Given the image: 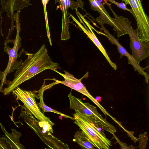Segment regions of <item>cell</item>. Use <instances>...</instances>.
<instances>
[{
  "label": "cell",
  "instance_id": "obj_1",
  "mask_svg": "<svg viewBox=\"0 0 149 149\" xmlns=\"http://www.w3.org/2000/svg\"><path fill=\"white\" fill-rule=\"evenodd\" d=\"M25 54L27 58L16 69L13 80L3 89L4 95L9 94L20 84L46 69L61 68L58 63L51 60L44 44L34 54L26 52Z\"/></svg>",
  "mask_w": 149,
  "mask_h": 149
},
{
  "label": "cell",
  "instance_id": "obj_2",
  "mask_svg": "<svg viewBox=\"0 0 149 149\" xmlns=\"http://www.w3.org/2000/svg\"><path fill=\"white\" fill-rule=\"evenodd\" d=\"M73 114L74 123L81 129L93 146L99 149H109L111 142L106 136L102 125L91 116L77 111Z\"/></svg>",
  "mask_w": 149,
  "mask_h": 149
},
{
  "label": "cell",
  "instance_id": "obj_3",
  "mask_svg": "<svg viewBox=\"0 0 149 149\" xmlns=\"http://www.w3.org/2000/svg\"><path fill=\"white\" fill-rule=\"evenodd\" d=\"M24 118V122L39 136L42 141L50 148L52 149H69L67 144L53 136L52 125L46 121H38L33 116L28 115L22 109L19 118Z\"/></svg>",
  "mask_w": 149,
  "mask_h": 149
},
{
  "label": "cell",
  "instance_id": "obj_4",
  "mask_svg": "<svg viewBox=\"0 0 149 149\" xmlns=\"http://www.w3.org/2000/svg\"><path fill=\"white\" fill-rule=\"evenodd\" d=\"M115 18L125 29L129 35L130 39V48L132 51V56L139 64L142 60L149 55V42L142 41L139 38L138 30L134 29L128 19L123 16H118L111 8Z\"/></svg>",
  "mask_w": 149,
  "mask_h": 149
},
{
  "label": "cell",
  "instance_id": "obj_5",
  "mask_svg": "<svg viewBox=\"0 0 149 149\" xmlns=\"http://www.w3.org/2000/svg\"><path fill=\"white\" fill-rule=\"evenodd\" d=\"M15 20L16 23L17 33L15 39L12 40L13 43V47L11 48L7 46V43L4 42V51L8 55L9 60L8 64L5 70L3 72L0 71V81L1 83L0 85V91L2 92L3 86V84H7L6 82V77L8 74L14 71L17 69L21 65L22 60L18 62L17 60L18 54V51L21 47L20 42L21 38L19 36V33L21 30L20 24L19 22L18 17L17 20L15 17Z\"/></svg>",
  "mask_w": 149,
  "mask_h": 149
},
{
  "label": "cell",
  "instance_id": "obj_6",
  "mask_svg": "<svg viewBox=\"0 0 149 149\" xmlns=\"http://www.w3.org/2000/svg\"><path fill=\"white\" fill-rule=\"evenodd\" d=\"M12 92L17 97V100H21L24 104L23 106H19L25 109L26 114L31 116L33 115L38 121L48 122L52 125H54L40 110L35 99L36 91H26L17 87Z\"/></svg>",
  "mask_w": 149,
  "mask_h": 149
},
{
  "label": "cell",
  "instance_id": "obj_7",
  "mask_svg": "<svg viewBox=\"0 0 149 149\" xmlns=\"http://www.w3.org/2000/svg\"><path fill=\"white\" fill-rule=\"evenodd\" d=\"M70 102V108L75 111L92 117L102 125L103 129L112 134L116 132L115 127L109 123L97 111L96 108L89 103L83 102L81 99L72 95H68Z\"/></svg>",
  "mask_w": 149,
  "mask_h": 149
},
{
  "label": "cell",
  "instance_id": "obj_8",
  "mask_svg": "<svg viewBox=\"0 0 149 149\" xmlns=\"http://www.w3.org/2000/svg\"><path fill=\"white\" fill-rule=\"evenodd\" d=\"M131 6L137 26L139 36L142 41L149 42V17L145 14L141 0H121Z\"/></svg>",
  "mask_w": 149,
  "mask_h": 149
},
{
  "label": "cell",
  "instance_id": "obj_9",
  "mask_svg": "<svg viewBox=\"0 0 149 149\" xmlns=\"http://www.w3.org/2000/svg\"><path fill=\"white\" fill-rule=\"evenodd\" d=\"M61 75L64 78V80L61 81L56 80L54 78L50 79L55 81L57 84H61L72 89H73L80 93L85 95L94 102L106 115H108L110 117H111L109 114L101 105L99 102H97L88 92L86 87L81 82V80L84 77L88 76V72L81 78L78 79L75 78L73 75L68 72L64 71L65 74H63L57 71L56 69L52 70Z\"/></svg>",
  "mask_w": 149,
  "mask_h": 149
},
{
  "label": "cell",
  "instance_id": "obj_10",
  "mask_svg": "<svg viewBox=\"0 0 149 149\" xmlns=\"http://www.w3.org/2000/svg\"><path fill=\"white\" fill-rule=\"evenodd\" d=\"M99 24L101 25V29L105 33V35L107 37L112 44H115L116 45L118 52L120 54V57L124 56H126L128 59V64L131 65L133 66L135 71H137L139 74L143 75L145 77L146 82L148 83L149 76L147 73L144 71V70L147 67L143 68L141 67L139 64L135 60L132 55L130 54L125 48L118 42V40L110 34L109 32L104 28L102 25V24L100 23Z\"/></svg>",
  "mask_w": 149,
  "mask_h": 149
},
{
  "label": "cell",
  "instance_id": "obj_11",
  "mask_svg": "<svg viewBox=\"0 0 149 149\" xmlns=\"http://www.w3.org/2000/svg\"><path fill=\"white\" fill-rule=\"evenodd\" d=\"M30 0H1V11L6 12L8 17L12 20V28L13 26V20H14V12L20 13L21 10L31 4Z\"/></svg>",
  "mask_w": 149,
  "mask_h": 149
},
{
  "label": "cell",
  "instance_id": "obj_12",
  "mask_svg": "<svg viewBox=\"0 0 149 149\" xmlns=\"http://www.w3.org/2000/svg\"><path fill=\"white\" fill-rule=\"evenodd\" d=\"M70 16L72 18L74 22L77 23L78 26L88 36L91 41L97 47L105 57L107 60L110 64L111 66L114 69V70H116L117 69V66L116 64L110 60L109 57L108 56L105 49H104L102 45L101 44L98 38L94 33L93 32L91 28L90 25L84 19L83 16L81 15L80 17L84 21L88 27L89 28L90 31L85 26L86 28H85L82 25L73 17L72 15H70Z\"/></svg>",
  "mask_w": 149,
  "mask_h": 149
},
{
  "label": "cell",
  "instance_id": "obj_13",
  "mask_svg": "<svg viewBox=\"0 0 149 149\" xmlns=\"http://www.w3.org/2000/svg\"><path fill=\"white\" fill-rule=\"evenodd\" d=\"M1 129L4 132V135L2 136V138L5 139L9 143L11 149H24V147L19 142V139L22 135L21 133L16 131L15 129H10L11 134L8 133L5 130L4 127L0 123Z\"/></svg>",
  "mask_w": 149,
  "mask_h": 149
},
{
  "label": "cell",
  "instance_id": "obj_14",
  "mask_svg": "<svg viewBox=\"0 0 149 149\" xmlns=\"http://www.w3.org/2000/svg\"><path fill=\"white\" fill-rule=\"evenodd\" d=\"M56 84V83L55 82H54V83L48 85H46L44 82L43 84L42 85V86L40 89L38 91H36L37 92L39 93L38 95L39 98L40 99V102L37 103L38 105L40 108L42 109V112L43 113L45 112H52L61 115L65 118H69L72 120H74V118L71 117L59 111H57L49 107L45 104L43 98V94L44 91L46 89L49 88L52 86Z\"/></svg>",
  "mask_w": 149,
  "mask_h": 149
},
{
  "label": "cell",
  "instance_id": "obj_15",
  "mask_svg": "<svg viewBox=\"0 0 149 149\" xmlns=\"http://www.w3.org/2000/svg\"><path fill=\"white\" fill-rule=\"evenodd\" d=\"M73 141L77 143L82 148L95 149L88 138L82 131L76 132Z\"/></svg>",
  "mask_w": 149,
  "mask_h": 149
},
{
  "label": "cell",
  "instance_id": "obj_16",
  "mask_svg": "<svg viewBox=\"0 0 149 149\" xmlns=\"http://www.w3.org/2000/svg\"><path fill=\"white\" fill-rule=\"evenodd\" d=\"M114 30L117 32V36L119 37L127 34V33L118 21L115 18H111Z\"/></svg>",
  "mask_w": 149,
  "mask_h": 149
},
{
  "label": "cell",
  "instance_id": "obj_17",
  "mask_svg": "<svg viewBox=\"0 0 149 149\" xmlns=\"http://www.w3.org/2000/svg\"><path fill=\"white\" fill-rule=\"evenodd\" d=\"M100 16L97 18V20L102 24L104 23L109 24L113 26V23L111 21V18L108 14H107L104 12H100Z\"/></svg>",
  "mask_w": 149,
  "mask_h": 149
},
{
  "label": "cell",
  "instance_id": "obj_18",
  "mask_svg": "<svg viewBox=\"0 0 149 149\" xmlns=\"http://www.w3.org/2000/svg\"><path fill=\"white\" fill-rule=\"evenodd\" d=\"M49 0H42V2L43 6L45 16L46 24L47 35L49 41L51 46L52 45L51 41L50 33L49 31L47 14L46 10V5L48 3Z\"/></svg>",
  "mask_w": 149,
  "mask_h": 149
},
{
  "label": "cell",
  "instance_id": "obj_19",
  "mask_svg": "<svg viewBox=\"0 0 149 149\" xmlns=\"http://www.w3.org/2000/svg\"><path fill=\"white\" fill-rule=\"evenodd\" d=\"M139 147L140 149H145L147 143L148 138L147 136V132L139 135Z\"/></svg>",
  "mask_w": 149,
  "mask_h": 149
},
{
  "label": "cell",
  "instance_id": "obj_20",
  "mask_svg": "<svg viewBox=\"0 0 149 149\" xmlns=\"http://www.w3.org/2000/svg\"><path fill=\"white\" fill-rule=\"evenodd\" d=\"M112 3H114L119 8L124 10H126L130 12L133 15H134V13L132 9L127 8L126 6V4L123 3H119L116 2L114 0H109Z\"/></svg>",
  "mask_w": 149,
  "mask_h": 149
},
{
  "label": "cell",
  "instance_id": "obj_21",
  "mask_svg": "<svg viewBox=\"0 0 149 149\" xmlns=\"http://www.w3.org/2000/svg\"><path fill=\"white\" fill-rule=\"evenodd\" d=\"M0 149H11V146L6 139L0 136Z\"/></svg>",
  "mask_w": 149,
  "mask_h": 149
},
{
  "label": "cell",
  "instance_id": "obj_22",
  "mask_svg": "<svg viewBox=\"0 0 149 149\" xmlns=\"http://www.w3.org/2000/svg\"><path fill=\"white\" fill-rule=\"evenodd\" d=\"M115 138L117 141L120 146V148L122 149H135V148L134 146L131 145L128 146L125 143L122 142L114 134H112Z\"/></svg>",
  "mask_w": 149,
  "mask_h": 149
},
{
  "label": "cell",
  "instance_id": "obj_23",
  "mask_svg": "<svg viewBox=\"0 0 149 149\" xmlns=\"http://www.w3.org/2000/svg\"><path fill=\"white\" fill-rule=\"evenodd\" d=\"M55 1L60 3L61 6L62 7V10H63L64 8L66 9L67 8L69 7L71 4L70 0H55Z\"/></svg>",
  "mask_w": 149,
  "mask_h": 149
},
{
  "label": "cell",
  "instance_id": "obj_24",
  "mask_svg": "<svg viewBox=\"0 0 149 149\" xmlns=\"http://www.w3.org/2000/svg\"><path fill=\"white\" fill-rule=\"evenodd\" d=\"M95 100L99 102L102 101V98L100 96H97L94 98Z\"/></svg>",
  "mask_w": 149,
  "mask_h": 149
},
{
  "label": "cell",
  "instance_id": "obj_25",
  "mask_svg": "<svg viewBox=\"0 0 149 149\" xmlns=\"http://www.w3.org/2000/svg\"><path fill=\"white\" fill-rule=\"evenodd\" d=\"M101 3L102 2L103 0H98Z\"/></svg>",
  "mask_w": 149,
  "mask_h": 149
}]
</instances>
